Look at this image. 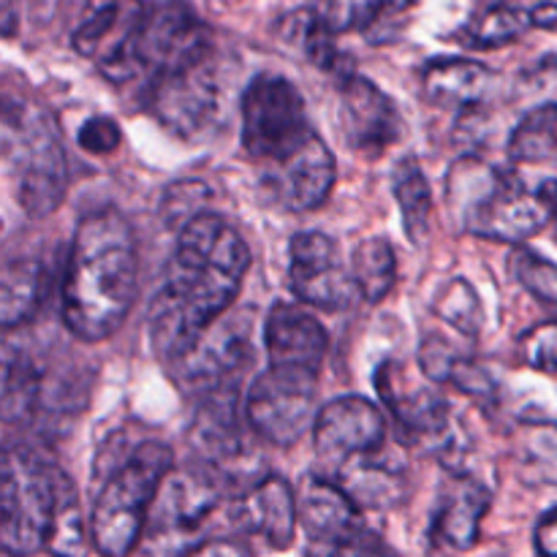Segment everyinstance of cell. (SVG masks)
Returning <instances> with one entry per match:
<instances>
[{
  "instance_id": "1",
  "label": "cell",
  "mask_w": 557,
  "mask_h": 557,
  "mask_svg": "<svg viewBox=\"0 0 557 557\" xmlns=\"http://www.w3.org/2000/svg\"><path fill=\"white\" fill-rule=\"evenodd\" d=\"M250 267L237 228L201 212L177 232V245L150 305V337L169 364L188 357L212 324L232 308Z\"/></svg>"
},
{
  "instance_id": "2",
  "label": "cell",
  "mask_w": 557,
  "mask_h": 557,
  "mask_svg": "<svg viewBox=\"0 0 557 557\" xmlns=\"http://www.w3.org/2000/svg\"><path fill=\"white\" fill-rule=\"evenodd\" d=\"M139 256L131 223L117 210L82 218L63 277V324L74 337L98 343L123 326L136 299Z\"/></svg>"
},
{
  "instance_id": "3",
  "label": "cell",
  "mask_w": 557,
  "mask_h": 557,
  "mask_svg": "<svg viewBox=\"0 0 557 557\" xmlns=\"http://www.w3.org/2000/svg\"><path fill=\"white\" fill-rule=\"evenodd\" d=\"M449 205L471 234L498 243H525L553 215L542 194L528 190L517 174L500 172L476 158H462L449 172Z\"/></svg>"
},
{
  "instance_id": "4",
  "label": "cell",
  "mask_w": 557,
  "mask_h": 557,
  "mask_svg": "<svg viewBox=\"0 0 557 557\" xmlns=\"http://www.w3.org/2000/svg\"><path fill=\"white\" fill-rule=\"evenodd\" d=\"M174 451L158 441L134 446L109 473L90 511V542L101 557H131L163 479L172 473Z\"/></svg>"
},
{
  "instance_id": "5",
  "label": "cell",
  "mask_w": 557,
  "mask_h": 557,
  "mask_svg": "<svg viewBox=\"0 0 557 557\" xmlns=\"http://www.w3.org/2000/svg\"><path fill=\"white\" fill-rule=\"evenodd\" d=\"M223 498L221 471L210 462H190L163 479L145 533L131 557H188L205 544L207 522Z\"/></svg>"
},
{
  "instance_id": "6",
  "label": "cell",
  "mask_w": 557,
  "mask_h": 557,
  "mask_svg": "<svg viewBox=\"0 0 557 557\" xmlns=\"http://www.w3.org/2000/svg\"><path fill=\"white\" fill-rule=\"evenodd\" d=\"M65 471L41 449L9 446L3 455V549H47Z\"/></svg>"
},
{
  "instance_id": "7",
  "label": "cell",
  "mask_w": 557,
  "mask_h": 557,
  "mask_svg": "<svg viewBox=\"0 0 557 557\" xmlns=\"http://www.w3.org/2000/svg\"><path fill=\"white\" fill-rule=\"evenodd\" d=\"M3 150L16 174V196L27 215H52L65 196V156L47 114H30L5 96Z\"/></svg>"
},
{
  "instance_id": "8",
  "label": "cell",
  "mask_w": 557,
  "mask_h": 557,
  "mask_svg": "<svg viewBox=\"0 0 557 557\" xmlns=\"http://www.w3.org/2000/svg\"><path fill=\"white\" fill-rule=\"evenodd\" d=\"M243 145L261 169H275L315 136L297 87L277 74H261L243 92Z\"/></svg>"
},
{
  "instance_id": "9",
  "label": "cell",
  "mask_w": 557,
  "mask_h": 557,
  "mask_svg": "<svg viewBox=\"0 0 557 557\" xmlns=\"http://www.w3.org/2000/svg\"><path fill=\"white\" fill-rule=\"evenodd\" d=\"M212 58V30L183 0H163L147 9L145 25L136 38V79L185 71Z\"/></svg>"
},
{
  "instance_id": "10",
  "label": "cell",
  "mask_w": 557,
  "mask_h": 557,
  "mask_svg": "<svg viewBox=\"0 0 557 557\" xmlns=\"http://www.w3.org/2000/svg\"><path fill=\"white\" fill-rule=\"evenodd\" d=\"M150 5L145 0H87L71 44L114 85L136 79V38Z\"/></svg>"
},
{
  "instance_id": "11",
  "label": "cell",
  "mask_w": 557,
  "mask_h": 557,
  "mask_svg": "<svg viewBox=\"0 0 557 557\" xmlns=\"http://www.w3.org/2000/svg\"><path fill=\"white\" fill-rule=\"evenodd\" d=\"M315 375L267 368L245 400V419L272 446H294L315 424Z\"/></svg>"
},
{
  "instance_id": "12",
  "label": "cell",
  "mask_w": 557,
  "mask_h": 557,
  "mask_svg": "<svg viewBox=\"0 0 557 557\" xmlns=\"http://www.w3.org/2000/svg\"><path fill=\"white\" fill-rule=\"evenodd\" d=\"M288 256V281L299 302L321 310H341L359 294L351 267L343 264L341 248L330 234H294Z\"/></svg>"
},
{
  "instance_id": "13",
  "label": "cell",
  "mask_w": 557,
  "mask_h": 557,
  "mask_svg": "<svg viewBox=\"0 0 557 557\" xmlns=\"http://www.w3.org/2000/svg\"><path fill=\"white\" fill-rule=\"evenodd\" d=\"M386 441L384 413L368 397H335L319 411L313 424V444L319 460L343 468L359 457L379 455Z\"/></svg>"
},
{
  "instance_id": "14",
  "label": "cell",
  "mask_w": 557,
  "mask_h": 557,
  "mask_svg": "<svg viewBox=\"0 0 557 557\" xmlns=\"http://www.w3.org/2000/svg\"><path fill=\"white\" fill-rule=\"evenodd\" d=\"M147 109L166 125L172 134L183 139H194L201 128L212 120L221 98L212 58L185 71L158 76L156 82L145 85Z\"/></svg>"
},
{
  "instance_id": "15",
  "label": "cell",
  "mask_w": 557,
  "mask_h": 557,
  "mask_svg": "<svg viewBox=\"0 0 557 557\" xmlns=\"http://www.w3.org/2000/svg\"><path fill=\"white\" fill-rule=\"evenodd\" d=\"M341 131L354 152L379 158L403 139V117L375 82L351 74L341 82Z\"/></svg>"
},
{
  "instance_id": "16",
  "label": "cell",
  "mask_w": 557,
  "mask_h": 557,
  "mask_svg": "<svg viewBox=\"0 0 557 557\" xmlns=\"http://www.w3.org/2000/svg\"><path fill=\"white\" fill-rule=\"evenodd\" d=\"M264 348L270 368L319 379L330 351V335L302 305L277 302L264 319Z\"/></svg>"
},
{
  "instance_id": "17",
  "label": "cell",
  "mask_w": 557,
  "mask_h": 557,
  "mask_svg": "<svg viewBox=\"0 0 557 557\" xmlns=\"http://www.w3.org/2000/svg\"><path fill=\"white\" fill-rule=\"evenodd\" d=\"M248 364V326L239 324V319H218L215 324L207 330V335L196 343L194 351L174 364V370H180V375H183L199 395H207V392L226 389V386H239Z\"/></svg>"
},
{
  "instance_id": "18",
  "label": "cell",
  "mask_w": 557,
  "mask_h": 557,
  "mask_svg": "<svg viewBox=\"0 0 557 557\" xmlns=\"http://www.w3.org/2000/svg\"><path fill=\"white\" fill-rule=\"evenodd\" d=\"M335 177V156L319 134L299 147L292 158L264 172L267 188H272L277 201L292 212L319 210L330 199Z\"/></svg>"
},
{
  "instance_id": "19",
  "label": "cell",
  "mask_w": 557,
  "mask_h": 557,
  "mask_svg": "<svg viewBox=\"0 0 557 557\" xmlns=\"http://www.w3.org/2000/svg\"><path fill=\"white\" fill-rule=\"evenodd\" d=\"M232 522L245 533L261 536L272 549H288L299 525V504L292 484L281 476H264L250 484L232 504Z\"/></svg>"
},
{
  "instance_id": "20",
  "label": "cell",
  "mask_w": 557,
  "mask_h": 557,
  "mask_svg": "<svg viewBox=\"0 0 557 557\" xmlns=\"http://www.w3.org/2000/svg\"><path fill=\"white\" fill-rule=\"evenodd\" d=\"M375 389L397 428L408 435H435L449 422V406L433 386H422L397 362H384L375 373Z\"/></svg>"
},
{
  "instance_id": "21",
  "label": "cell",
  "mask_w": 557,
  "mask_h": 557,
  "mask_svg": "<svg viewBox=\"0 0 557 557\" xmlns=\"http://www.w3.org/2000/svg\"><path fill=\"white\" fill-rule=\"evenodd\" d=\"M297 504L299 525L305 528L310 542L337 547L343 539H348L362 528L359 525L357 500L341 484L326 476H315V473L305 476Z\"/></svg>"
},
{
  "instance_id": "22",
  "label": "cell",
  "mask_w": 557,
  "mask_h": 557,
  "mask_svg": "<svg viewBox=\"0 0 557 557\" xmlns=\"http://www.w3.org/2000/svg\"><path fill=\"white\" fill-rule=\"evenodd\" d=\"M498 85V74L479 60L435 58L422 71V92L433 107L476 109L487 103Z\"/></svg>"
},
{
  "instance_id": "23",
  "label": "cell",
  "mask_w": 557,
  "mask_h": 557,
  "mask_svg": "<svg viewBox=\"0 0 557 557\" xmlns=\"http://www.w3.org/2000/svg\"><path fill=\"white\" fill-rule=\"evenodd\" d=\"M490 493L471 476H457L441 495L433 517V539L451 549H473L482 533V520L490 509Z\"/></svg>"
},
{
  "instance_id": "24",
  "label": "cell",
  "mask_w": 557,
  "mask_h": 557,
  "mask_svg": "<svg viewBox=\"0 0 557 557\" xmlns=\"http://www.w3.org/2000/svg\"><path fill=\"white\" fill-rule=\"evenodd\" d=\"M417 0H319L315 14L332 33H364L368 41H389L392 25L406 20Z\"/></svg>"
},
{
  "instance_id": "25",
  "label": "cell",
  "mask_w": 557,
  "mask_h": 557,
  "mask_svg": "<svg viewBox=\"0 0 557 557\" xmlns=\"http://www.w3.org/2000/svg\"><path fill=\"white\" fill-rule=\"evenodd\" d=\"M281 36L283 41L292 44L308 63H313L315 69L335 76L337 85H341L343 79H348L351 74H357L351 58L337 49V33H332L330 27L321 22L315 9H299L294 11V14H288L286 20L281 22Z\"/></svg>"
},
{
  "instance_id": "26",
  "label": "cell",
  "mask_w": 557,
  "mask_h": 557,
  "mask_svg": "<svg viewBox=\"0 0 557 557\" xmlns=\"http://www.w3.org/2000/svg\"><path fill=\"white\" fill-rule=\"evenodd\" d=\"M47 297V267L36 259H14L0 277V321L5 330L27 324Z\"/></svg>"
},
{
  "instance_id": "27",
  "label": "cell",
  "mask_w": 557,
  "mask_h": 557,
  "mask_svg": "<svg viewBox=\"0 0 557 557\" xmlns=\"http://www.w3.org/2000/svg\"><path fill=\"white\" fill-rule=\"evenodd\" d=\"M517 476L531 487H557V424L525 422L511 438Z\"/></svg>"
},
{
  "instance_id": "28",
  "label": "cell",
  "mask_w": 557,
  "mask_h": 557,
  "mask_svg": "<svg viewBox=\"0 0 557 557\" xmlns=\"http://www.w3.org/2000/svg\"><path fill=\"white\" fill-rule=\"evenodd\" d=\"M375 455L359 457V460L346 462L337 476V484L357 500L364 509H389L403 498V479L392 468L379 466Z\"/></svg>"
},
{
  "instance_id": "29",
  "label": "cell",
  "mask_w": 557,
  "mask_h": 557,
  "mask_svg": "<svg viewBox=\"0 0 557 557\" xmlns=\"http://www.w3.org/2000/svg\"><path fill=\"white\" fill-rule=\"evenodd\" d=\"M533 27L531 11L515 9V5H490L476 9V14L457 30V41L471 49H498L517 41Z\"/></svg>"
},
{
  "instance_id": "30",
  "label": "cell",
  "mask_w": 557,
  "mask_h": 557,
  "mask_svg": "<svg viewBox=\"0 0 557 557\" xmlns=\"http://www.w3.org/2000/svg\"><path fill=\"white\" fill-rule=\"evenodd\" d=\"M351 275L364 302H381L397 277V256L386 237H370L354 248Z\"/></svg>"
},
{
  "instance_id": "31",
  "label": "cell",
  "mask_w": 557,
  "mask_h": 557,
  "mask_svg": "<svg viewBox=\"0 0 557 557\" xmlns=\"http://www.w3.org/2000/svg\"><path fill=\"white\" fill-rule=\"evenodd\" d=\"M392 190L400 205L403 226L411 243H422L430 232V212H433V194H430V183L419 163L413 158L397 163L395 174H392Z\"/></svg>"
},
{
  "instance_id": "32",
  "label": "cell",
  "mask_w": 557,
  "mask_h": 557,
  "mask_svg": "<svg viewBox=\"0 0 557 557\" xmlns=\"http://www.w3.org/2000/svg\"><path fill=\"white\" fill-rule=\"evenodd\" d=\"M41 370L25 351H9L3 364V419L5 424L20 422L36 411L41 395Z\"/></svg>"
},
{
  "instance_id": "33",
  "label": "cell",
  "mask_w": 557,
  "mask_h": 557,
  "mask_svg": "<svg viewBox=\"0 0 557 557\" xmlns=\"http://www.w3.org/2000/svg\"><path fill=\"white\" fill-rule=\"evenodd\" d=\"M557 156V109H536L522 114L511 131L509 158L515 163H539Z\"/></svg>"
},
{
  "instance_id": "34",
  "label": "cell",
  "mask_w": 557,
  "mask_h": 557,
  "mask_svg": "<svg viewBox=\"0 0 557 557\" xmlns=\"http://www.w3.org/2000/svg\"><path fill=\"white\" fill-rule=\"evenodd\" d=\"M87 536H90V528H85L79 495H76L74 482L65 476L63 487H60L58 511H54L47 549L54 557H85Z\"/></svg>"
},
{
  "instance_id": "35",
  "label": "cell",
  "mask_w": 557,
  "mask_h": 557,
  "mask_svg": "<svg viewBox=\"0 0 557 557\" xmlns=\"http://www.w3.org/2000/svg\"><path fill=\"white\" fill-rule=\"evenodd\" d=\"M511 101L522 109V114L536 109H557V54L539 58L536 63L520 71L511 87Z\"/></svg>"
},
{
  "instance_id": "36",
  "label": "cell",
  "mask_w": 557,
  "mask_h": 557,
  "mask_svg": "<svg viewBox=\"0 0 557 557\" xmlns=\"http://www.w3.org/2000/svg\"><path fill=\"white\" fill-rule=\"evenodd\" d=\"M511 275L517 277L525 292H531L533 297L542 299V302L557 305V264L555 261L544 259L536 250H515L509 259Z\"/></svg>"
},
{
  "instance_id": "37",
  "label": "cell",
  "mask_w": 557,
  "mask_h": 557,
  "mask_svg": "<svg viewBox=\"0 0 557 557\" xmlns=\"http://www.w3.org/2000/svg\"><path fill=\"white\" fill-rule=\"evenodd\" d=\"M435 313L466 335H476L482 330V305H479L476 292L466 281H451L441 292Z\"/></svg>"
},
{
  "instance_id": "38",
  "label": "cell",
  "mask_w": 557,
  "mask_h": 557,
  "mask_svg": "<svg viewBox=\"0 0 557 557\" xmlns=\"http://www.w3.org/2000/svg\"><path fill=\"white\" fill-rule=\"evenodd\" d=\"M207 199H210V188L205 183H196V180H183V183H174L172 188L166 190L161 205V215L163 223L169 228L185 226V223L194 221L196 215L205 212Z\"/></svg>"
},
{
  "instance_id": "39",
  "label": "cell",
  "mask_w": 557,
  "mask_h": 557,
  "mask_svg": "<svg viewBox=\"0 0 557 557\" xmlns=\"http://www.w3.org/2000/svg\"><path fill=\"white\" fill-rule=\"evenodd\" d=\"M520 354L528 368L557 375V321H544L520 337Z\"/></svg>"
},
{
  "instance_id": "40",
  "label": "cell",
  "mask_w": 557,
  "mask_h": 557,
  "mask_svg": "<svg viewBox=\"0 0 557 557\" xmlns=\"http://www.w3.org/2000/svg\"><path fill=\"white\" fill-rule=\"evenodd\" d=\"M76 139H79L82 150L92 152V156H109L112 150H117L123 134H120V125L112 117H101L98 114V117H90L82 125Z\"/></svg>"
},
{
  "instance_id": "41",
  "label": "cell",
  "mask_w": 557,
  "mask_h": 557,
  "mask_svg": "<svg viewBox=\"0 0 557 557\" xmlns=\"http://www.w3.org/2000/svg\"><path fill=\"white\" fill-rule=\"evenodd\" d=\"M330 557H395V555H392V549L386 547L379 536H373V533L359 528L357 533L343 539L337 547H332Z\"/></svg>"
},
{
  "instance_id": "42",
  "label": "cell",
  "mask_w": 557,
  "mask_h": 557,
  "mask_svg": "<svg viewBox=\"0 0 557 557\" xmlns=\"http://www.w3.org/2000/svg\"><path fill=\"white\" fill-rule=\"evenodd\" d=\"M533 542H536V553L542 557H557V506L539 520Z\"/></svg>"
},
{
  "instance_id": "43",
  "label": "cell",
  "mask_w": 557,
  "mask_h": 557,
  "mask_svg": "<svg viewBox=\"0 0 557 557\" xmlns=\"http://www.w3.org/2000/svg\"><path fill=\"white\" fill-rule=\"evenodd\" d=\"M188 557H250L248 547L234 539H212V542L199 544Z\"/></svg>"
},
{
  "instance_id": "44",
  "label": "cell",
  "mask_w": 557,
  "mask_h": 557,
  "mask_svg": "<svg viewBox=\"0 0 557 557\" xmlns=\"http://www.w3.org/2000/svg\"><path fill=\"white\" fill-rule=\"evenodd\" d=\"M533 27H542V30H557V3H539L536 9H531Z\"/></svg>"
},
{
  "instance_id": "45",
  "label": "cell",
  "mask_w": 557,
  "mask_h": 557,
  "mask_svg": "<svg viewBox=\"0 0 557 557\" xmlns=\"http://www.w3.org/2000/svg\"><path fill=\"white\" fill-rule=\"evenodd\" d=\"M539 194H542V199L547 201L549 215H553V221L557 226V180H544V183L539 185Z\"/></svg>"
},
{
  "instance_id": "46",
  "label": "cell",
  "mask_w": 557,
  "mask_h": 557,
  "mask_svg": "<svg viewBox=\"0 0 557 557\" xmlns=\"http://www.w3.org/2000/svg\"><path fill=\"white\" fill-rule=\"evenodd\" d=\"M509 0H476V9H490V5H504Z\"/></svg>"
},
{
  "instance_id": "47",
  "label": "cell",
  "mask_w": 557,
  "mask_h": 557,
  "mask_svg": "<svg viewBox=\"0 0 557 557\" xmlns=\"http://www.w3.org/2000/svg\"><path fill=\"white\" fill-rule=\"evenodd\" d=\"M3 557H22V555H16V553H9V549H3Z\"/></svg>"
}]
</instances>
